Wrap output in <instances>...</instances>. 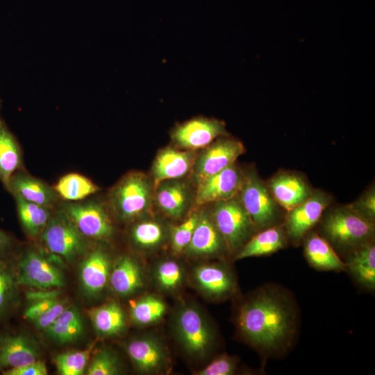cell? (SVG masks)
<instances>
[{
  "label": "cell",
  "mask_w": 375,
  "mask_h": 375,
  "mask_svg": "<svg viewBox=\"0 0 375 375\" xmlns=\"http://www.w3.org/2000/svg\"><path fill=\"white\" fill-rule=\"evenodd\" d=\"M237 321L248 342L269 352L288 347L296 330L294 306L284 294L275 289L265 288L246 301Z\"/></svg>",
  "instance_id": "6da1fadb"
},
{
  "label": "cell",
  "mask_w": 375,
  "mask_h": 375,
  "mask_svg": "<svg viewBox=\"0 0 375 375\" xmlns=\"http://www.w3.org/2000/svg\"><path fill=\"white\" fill-rule=\"evenodd\" d=\"M108 199L110 209L119 219H135L147 213L152 205L153 182L144 173L129 172L112 188Z\"/></svg>",
  "instance_id": "7a4b0ae2"
},
{
  "label": "cell",
  "mask_w": 375,
  "mask_h": 375,
  "mask_svg": "<svg viewBox=\"0 0 375 375\" xmlns=\"http://www.w3.org/2000/svg\"><path fill=\"white\" fill-rule=\"evenodd\" d=\"M325 235L336 245L353 249L372 241L374 222L362 217L349 206L330 210L322 224Z\"/></svg>",
  "instance_id": "3957f363"
},
{
  "label": "cell",
  "mask_w": 375,
  "mask_h": 375,
  "mask_svg": "<svg viewBox=\"0 0 375 375\" xmlns=\"http://www.w3.org/2000/svg\"><path fill=\"white\" fill-rule=\"evenodd\" d=\"M210 215L225 247L232 251L243 246L255 227L238 195L213 203Z\"/></svg>",
  "instance_id": "277c9868"
},
{
  "label": "cell",
  "mask_w": 375,
  "mask_h": 375,
  "mask_svg": "<svg viewBox=\"0 0 375 375\" xmlns=\"http://www.w3.org/2000/svg\"><path fill=\"white\" fill-rule=\"evenodd\" d=\"M254 226L265 228L274 223L278 216L277 203L267 184L254 171L244 173L238 194Z\"/></svg>",
  "instance_id": "5b68a950"
},
{
  "label": "cell",
  "mask_w": 375,
  "mask_h": 375,
  "mask_svg": "<svg viewBox=\"0 0 375 375\" xmlns=\"http://www.w3.org/2000/svg\"><path fill=\"white\" fill-rule=\"evenodd\" d=\"M40 237L49 251L68 261L86 247L85 237L62 210L51 215Z\"/></svg>",
  "instance_id": "8992f818"
},
{
  "label": "cell",
  "mask_w": 375,
  "mask_h": 375,
  "mask_svg": "<svg viewBox=\"0 0 375 375\" xmlns=\"http://www.w3.org/2000/svg\"><path fill=\"white\" fill-rule=\"evenodd\" d=\"M245 148L238 139L224 135L218 138L197 154L192 169L196 185L231 164L244 153Z\"/></svg>",
  "instance_id": "52a82bcc"
},
{
  "label": "cell",
  "mask_w": 375,
  "mask_h": 375,
  "mask_svg": "<svg viewBox=\"0 0 375 375\" xmlns=\"http://www.w3.org/2000/svg\"><path fill=\"white\" fill-rule=\"evenodd\" d=\"M85 237L107 240L114 233V227L104 206L95 201L63 203L61 209Z\"/></svg>",
  "instance_id": "ba28073f"
},
{
  "label": "cell",
  "mask_w": 375,
  "mask_h": 375,
  "mask_svg": "<svg viewBox=\"0 0 375 375\" xmlns=\"http://www.w3.org/2000/svg\"><path fill=\"white\" fill-rule=\"evenodd\" d=\"M224 135H228L224 122L205 117H197L178 124L170 133L175 147L188 151L203 149Z\"/></svg>",
  "instance_id": "9c48e42d"
},
{
  "label": "cell",
  "mask_w": 375,
  "mask_h": 375,
  "mask_svg": "<svg viewBox=\"0 0 375 375\" xmlns=\"http://www.w3.org/2000/svg\"><path fill=\"white\" fill-rule=\"evenodd\" d=\"M17 283L38 290L64 285L62 272L40 253L29 250L19 260L15 275Z\"/></svg>",
  "instance_id": "30bf717a"
},
{
  "label": "cell",
  "mask_w": 375,
  "mask_h": 375,
  "mask_svg": "<svg viewBox=\"0 0 375 375\" xmlns=\"http://www.w3.org/2000/svg\"><path fill=\"white\" fill-rule=\"evenodd\" d=\"M243 177L244 172L235 162L210 176L196 185L194 204L201 206L237 196Z\"/></svg>",
  "instance_id": "8fae6325"
},
{
  "label": "cell",
  "mask_w": 375,
  "mask_h": 375,
  "mask_svg": "<svg viewBox=\"0 0 375 375\" xmlns=\"http://www.w3.org/2000/svg\"><path fill=\"white\" fill-rule=\"evenodd\" d=\"M177 331L186 351L201 356L208 351L212 342V333L202 314L197 308H183L177 318Z\"/></svg>",
  "instance_id": "7c38bea8"
},
{
  "label": "cell",
  "mask_w": 375,
  "mask_h": 375,
  "mask_svg": "<svg viewBox=\"0 0 375 375\" xmlns=\"http://www.w3.org/2000/svg\"><path fill=\"white\" fill-rule=\"evenodd\" d=\"M331 201L326 192L312 190L306 200L288 211L285 227L288 235L294 240L301 239L319 221Z\"/></svg>",
  "instance_id": "4fadbf2b"
},
{
  "label": "cell",
  "mask_w": 375,
  "mask_h": 375,
  "mask_svg": "<svg viewBox=\"0 0 375 375\" xmlns=\"http://www.w3.org/2000/svg\"><path fill=\"white\" fill-rule=\"evenodd\" d=\"M153 200L165 215L179 219L194 201V194L188 182L182 178L165 180L153 188Z\"/></svg>",
  "instance_id": "5bb4252c"
},
{
  "label": "cell",
  "mask_w": 375,
  "mask_h": 375,
  "mask_svg": "<svg viewBox=\"0 0 375 375\" xmlns=\"http://www.w3.org/2000/svg\"><path fill=\"white\" fill-rule=\"evenodd\" d=\"M196 156L195 151L172 147L159 150L151 167L153 188L162 181L185 177L192 172Z\"/></svg>",
  "instance_id": "9a60e30c"
},
{
  "label": "cell",
  "mask_w": 375,
  "mask_h": 375,
  "mask_svg": "<svg viewBox=\"0 0 375 375\" xmlns=\"http://www.w3.org/2000/svg\"><path fill=\"white\" fill-rule=\"evenodd\" d=\"M267 186L277 204L287 211L306 200L312 192L303 176L288 171L277 172Z\"/></svg>",
  "instance_id": "2e32d148"
},
{
  "label": "cell",
  "mask_w": 375,
  "mask_h": 375,
  "mask_svg": "<svg viewBox=\"0 0 375 375\" xmlns=\"http://www.w3.org/2000/svg\"><path fill=\"white\" fill-rule=\"evenodd\" d=\"M8 190L27 201L51 209L57 204L59 198L53 188L22 169L12 176Z\"/></svg>",
  "instance_id": "e0dca14e"
},
{
  "label": "cell",
  "mask_w": 375,
  "mask_h": 375,
  "mask_svg": "<svg viewBox=\"0 0 375 375\" xmlns=\"http://www.w3.org/2000/svg\"><path fill=\"white\" fill-rule=\"evenodd\" d=\"M35 346L25 335H6L0 337V368L19 367L38 360Z\"/></svg>",
  "instance_id": "ac0fdd59"
},
{
  "label": "cell",
  "mask_w": 375,
  "mask_h": 375,
  "mask_svg": "<svg viewBox=\"0 0 375 375\" xmlns=\"http://www.w3.org/2000/svg\"><path fill=\"white\" fill-rule=\"evenodd\" d=\"M110 262L107 253L101 249L90 252L80 267V279L84 291L90 295L101 292L110 275Z\"/></svg>",
  "instance_id": "d6986e66"
},
{
  "label": "cell",
  "mask_w": 375,
  "mask_h": 375,
  "mask_svg": "<svg viewBox=\"0 0 375 375\" xmlns=\"http://www.w3.org/2000/svg\"><path fill=\"white\" fill-rule=\"evenodd\" d=\"M224 246L211 215L207 211L200 212L199 222L185 250L192 255H212L221 251Z\"/></svg>",
  "instance_id": "ffe728a7"
},
{
  "label": "cell",
  "mask_w": 375,
  "mask_h": 375,
  "mask_svg": "<svg viewBox=\"0 0 375 375\" xmlns=\"http://www.w3.org/2000/svg\"><path fill=\"white\" fill-rule=\"evenodd\" d=\"M22 167L20 147L5 122L0 117V181L7 190L12 176Z\"/></svg>",
  "instance_id": "44dd1931"
},
{
  "label": "cell",
  "mask_w": 375,
  "mask_h": 375,
  "mask_svg": "<svg viewBox=\"0 0 375 375\" xmlns=\"http://www.w3.org/2000/svg\"><path fill=\"white\" fill-rule=\"evenodd\" d=\"M199 287L210 296L219 298L231 293L235 282L231 273L224 267L215 265L198 267L194 273Z\"/></svg>",
  "instance_id": "7402d4cb"
},
{
  "label": "cell",
  "mask_w": 375,
  "mask_h": 375,
  "mask_svg": "<svg viewBox=\"0 0 375 375\" xmlns=\"http://www.w3.org/2000/svg\"><path fill=\"white\" fill-rule=\"evenodd\" d=\"M127 353L137 368L143 372L160 369L165 361V354L161 346L151 338L131 340L126 347Z\"/></svg>",
  "instance_id": "603a6c76"
},
{
  "label": "cell",
  "mask_w": 375,
  "mask_h": 375,
  "mask_svg": "<svg viewBox=\"0 0 375 375\" xmlns=\"http://www.w3.org/2000/svg\"><path fill=\"white\" fill-rule=\"evenodd\" d=\"M304 251L310 264L316 269L336 272L346 269V264L338 257L330 244L316 233L308 236Z\"/></svg>",
  "instance_id": "cb8c5ba5"
},
{
  "label": "cell",
  "mask_w": 375,
  "mask_h": 375,
  "mask_svg": "<svg viewBox=\"0 0 375 375\" xmlns=\"http://www.w3.org/2000/svg\"><path fill=\"white\" fill-rule=\"evenodd\" d=\"M351 251L346 264L351 274L363 286L374 289L375 246L369 241Z\"/></svg>",
  "instance_id": "d4e9b609"
},
{
  "label": "cell",
  "mask_w": 375,
  "mask_h": 375,
  "mask_svg": "<svg viewBox=\"0 0 375 375\" xmlns=\"http://www.w3.org/2000/svg\"><path fill=\"white\" fill-rule=\"evenodd\" d=\"M112 290L119 295L128 296L142 285V277L137 262L129 256H123L116 262L110 275Z\"/></svg>",
  "instance_id": "484cf974"
},
{
  "label": "cell",
  "mask_w": 375,
  "mask_h": 375,
  "mask_svg": "<svg viewBox=\"0 0 375 375\" xmlns=\"http://www.w3.org/2000/svg\"><path fill=\"white\" fill-rule=\"evenodd\" d=\"M285 244L283 231L279 227H271L253 236L237 254V259L271 254Z\"/></svg>",
  "instance_id": "4316f807"
},
{
  "label": "cell",
  "mask_w": 375,
  "mask_h": 375,
  "mask_svg": "<svg viewBox=\"0 0 375 375\" xmlns=\"http://www.w3.org/2000/svg\"><path fill=\"white\" fill-rule=\"evenodd\" d=\"M83 331L79 310L74 306H67L44 331L49 338L59 343H68L76 340Z\"/></svg>",
  "instance_id": "83f0119b"
},
{
  "label": "cell",
  "mask_w": 375,
  "mask_h": 375,
  "mask_svg": "<svg viewBox=\"0 0 375 375\" xmlns=\"http://www.w3.org/2000/svg\"><path fill=\"white\" fill-rule=\"evenodd\" d=\"M20 223L31 238L40 235L50 217L51 208L27 201L17 195H14Z\"/></svg>",
  "instance_id": "f1b7e54d"
},
{
  "label": "cell",
  "mask_w": 375,
  "mask_h": 375,
  "mask_svg": "<svg viewBox=\"0 0 375 375\" xmlns=\"http://www.w3.org/2000/svg\"><path fill=\"white\" fill-rule=\"evenodd\" d=\"M89 315L96 331L103 336L118 335L125 327L123 310L115 302L92 308Z\"/></svg>",
  "instance_id": "f546056e"
},
{
  "label": "cell",
  "mask_w": 375,
  "mask_h": 375,
  "mask_svg": "<svg viewBox=\"0 0 375 375\" xmlns=\"http://www.w3.org/2000/svg\"><path fill=\"white\" fill-rule=\"evenodd\" d=\"M53 188L59 198L70 202L82 200L99 190L90 179L77 173L62 176Z\"/></svg>",
  "instance_id": "4dcf8cb0"
},
{
  "label": "cell",
  "mask_w": 375,
  "mask_h": 375,
  "mask_svg": "<svg viewBox=\"0 0 375 375\" xmlns=\"http://www.w3.org/2000/svg\"><path fill=\"white\" fill-rule=\"evenodd\" d=\"M133 244L144 249H153L159 246L165 238L164 226L158 221L144 219L135 222L130 231Z\"/></svg>",
  "instance_id": "1f68e13d"
},
{
  "label": "cell",
  "mask_w": 375,
  "mask_h": 375,
  "mask_svg": "<svg viewBox=\"0 0 375 375\" xmlns=\"http://www.w3.org/2000/svg\"><path fill=\"white\" fill-rule=\"evenodd\" d=\"M166 311V305L159 298L147 296L137 301L131 308V317L138 325H148L160 320Z\"/></svg>",
  "instance_id": "d6a6232c"
},
{
  "label": "cell",
  "mask_w": 375,
  "mask_h": 375,
  "mask_svg": "<svg viewBox=\"0 0 375 375\" xmlns=\"http://www.w3.org/2000/svg\"><path fill=\"white\" fill-rule=\"evenodd\" d=\"M93 344L83 351H67L58 354L53 358L57 371L60 375H81L90 359Z\"/></svg>",
  "instance_id": "836d02e7"
},
{
  "label": "cell",
  "mask_w": 375,
  "mask_h": 375,
  "mask_svg": "<svg viewBox=\"0 0 375 375\" xmlns=\"http://www.w3.org/2000/svg\"><path fill=\"white\" fill-rule=\"evenodd\" d=\"M199 217V212H193L183 222L172 228V248L175 253H180L186 249Z\"/></svg>",
  "instance_id": "e575fe53"
},
{
  "label": "cell",
  "mask_w": 375,
  "mask_h": 375,
  "mask_svg": "<svg viewBox=\"0 0 375 375\" xmlns=\"http://www.w3.org/2000/svg\"><path fill=\"white\" fill-rule=\"evenodd\" d=\"M118 372L117 360L107 349H101L94 355L87 370L88 375H114Z\"/></svg>",
  "instance_id": "d590c367"
},
{
  "label": "cell",
  "mask_w": 375,
  "mask_h": 375,
  "mask_svg": "<svg viewBox=\"0 0 375 375\" xmlns=\"http://www.w3.org/2000/svg\"><path fill=\"white\" fill-rule=\"evenodd\" d=\"M183 278L179 265L174 260L161 262L156 270V279L159 285L164 290H171L176 288Z\"/></svg>",
  "instance_id": "8d00e7d4"
},
{
  "label": "cell",
  "mask_w": 375,
  "mask_h": 375,
  "mask_svg": "<svg viewBox=\"0 0 375 375\" xmlns=\"http://www.w3.org/2000/svg\"><path fill=\"white\" fill-rule=\"evenodd\" d=\"M16 283L15 276L0 261V316L6 311L13 299Z\"/></svg>",
  "instance_id": "74e56055"
},
{
  "label": "cell",
  "mask_w": 375,
  "mask_h": 375,
  "mask_svg": "<svg viewBox=\"0 0 375 375\" xmlns=\"http://www.w3.org/2000/svg\"><path fill=\"white\" fill-rule=\"evenodd\" d=\"M353 210L374 222L375 218V190L369 188L354 203L348 205Z\"/></svg>",
  "instance_id": "f35d334b"
},
{
  "label": "cell",
  "mask_w": 375,
  "mask_h": 375,
  "mask_svg": "<svg viewBox=\"0 0 375 375\" xmlns=\"http://www.w3.org/2000/svg\"><path fill=\"white\" fill-rule=\"evenodd\" d=\"M237 360L228 356H221L211 362L204 369L198 372L199 375H230L234 373Z\"/></svg>",
  "instance_id": "ab89813d"
},
{
  "label": "cell",
  "mask_w": 375,
  "mask_h": 375,
  "mask_svg": "<svg viewBox=\"0 0 375 375\" xmlns=\"http://www.w3.org/2000/svg\"><path fill=\"white\" fill-rule=\"evenodd\" d=\"M67 307L65 301L57 299L47 310L33 321L35 328L45 331Z\"/></svg>",
  "instance_id": "60d3db41"
},
{
  "label": "cell",
  "mask_w": 375,
  "mask_h": 375,
  "mask_svg": "<svg viewBox=\"0 0 375 375\" xmlns=\"http://www.w3.org/2000/svg\"><path fill=\"white\" fill-rule=\"evenodd\" d=\"M5 375H47L48 371L45 363L36 360L32 363L3 371Z\"/></svg>",
  "instance_id": "b9f144b4"
},
{
  "label": "cell",
  "mask_w": 375,
  "mask_h": 375,
  "mask_svg": "<svg viewBox=\"0 0 375 375\" xmlns=\"http://www.w3.org/2000/svg\"><path fill=\"white\" fill-rule=\"evenodd\" d=\"M58 299H47L34 301L28 307L24 312V317L32 322L47 310Z\"/></svg>",
  "instance_id": "7bdbcfd3"
},
{
  "label": "cell",
  "mask_w": 375,
  "mask_h": 375,
  "mask_svg": "<svg viewBox=\"0 0 375 375\" xmlns=\"http://www.w3.org/2000/svg\"><path fill=\"white\" fill-rule=\"evenodd\" d=\"M60 292L57 290H38L29 291L26 293V297L30 301H36L47 299H55L59 295Z\"/></svg>",
  "instance_id": "ee69618b"
},
{
  "label": "cell",
  "mask_w": 375,
  "mask_h": 375,
  "mask_svg": "<svg viewBox=\"0 0 375 375\" xmlns=\"http://www.w3.org/2000/svg\"><path fill=\"white\" fill-rule=\"evenodd\" d=\"M12 243V238L0 229V256L5 253L10 248Z\"/></svg>",
  "instance_id": "f6af8a7d"
}]
</instances>
